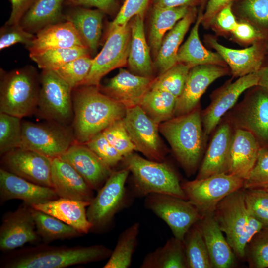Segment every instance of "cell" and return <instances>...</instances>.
Returning a JSON list of instances; mask_svg holds the SVG:
<instances>
[{
  "instance_id": "cell-34",
  "label": "cell",
  "mask_w": 268,
  "mask_h": 268,
  "mask_svg": "<svg viewBox=\"0 0 268 268\" xmlns=\"http://www.w3.org/2000/svg\"><path fill=\"white\" fill-rule=\"evenodd\" d=\"M190 7L159 8L152 7L148 35L151 52L156 56L167 34L188 12Z\"/></svg>"
},
{
  "instance_id": "cell-25",
  "label": "cell",
  "mask_w": 268,
  "mask_h": 268,
  "mask_svg": "<svg viewBox=\"0 0 268 268\" xmlns=\"http://www.w3.org/2000/svg\"><path fill=\"white\" fill-rule=\"evenodd\" d=\"M261 147L251 133L235 128L231 139L228 173L245 180L255 164Z\"/></svg>"
},
{
  "instance_id": "cell-57",
  "label": "cell",
  "mask_w": 268,
  "mask_h": 268,
  "mask_svg": "<svg viewBox=\"0 0 268 268\" xmlns=\"http://www.w3.org/2000/svg\"><path fill=\"white\" fill-rule=\"evenodd\" d=\"M201 5V0H153L152 7L172 8L181 7H197Z\"/></svg>"
},
{
  "instance_id": "cell-23",
  "label": "cell",
  "mask_w": 268,
  "mask_h": 268,
  "mask_svg": "<svg viewBox=\"0 0 268 268\" xmlns=\"http://www.w3.org/2000/svg\"><path fill=\"white\" fill-rule=\"evenodd\" d=\"M153 79L120 68L116 75L98 88L103 93L127 108L139 105L144 94L151 88Z\"/></svg>"
},
{
  "instance_id": "cell-35",
  "label": "cell",
  "mask_w": 268,
  "mask_h": 268,
  "mask_svg": "<svg viewBox=\"0 0 268 268\" xmlns=\"http://www.w3.org/2000/svg\"><path fill=\"white\" fill-rule=\"evenodd\" d=\"M141 268H187L183 241L174 237L145 257Z\"/></svg>"
},
{
  "instance_id": "cell-32",
  "label": "cell",
  "mask_w": 268,
  "mask_h": 268,
  "mask_svg": "<svg viewBox=\"0 0 268 268\" xmlns=\"http://www.w3.org/2000/svg\"><path fill=\"white\" fill-rule=\"evenodd\" d=\"M104 13L99 9L79 7L64 16L78 32L85 46L95 52L98 46L102 29Z\"/></svg>"
},
{
  "instance_id": "cell-22",
  "label": "cell",
  "mask_w": 268,
  "mask_h": 268,
  "mask_svg": "<svg viewBox=\"0 0 268 268\" xmlns=\"http://www.w3.org/2000/svg\"><path fill=\"white\" fill-rule=\"evenodd\" d=\"M53 188L59 198L91 202L93 190L67 162L61 157L52 159Z\"/></svg>"
},
{
  "instance_id": "cell-30",
  "label": "cell",
  "mask_w": 268,
  "mask_h": 268,
  "mask_svg": "<svg viewBox=\"0 0 268 268\" xmlns=\"http://www.w3.org/2000/svg\"><path fill=\"white\" fill-rule=\"evenodd\" d=\"M198 14L197 7H190L186 14L164 36L155 60L160 74L177 63L179 49L190 26L196 21Z\"/></svg>"
},
{
  "instance_id": "cell-5",
  "label": "cell",
  "mask_w": 268,
  "mask_h": 268,
  "mask_svg": "<svg viewBox=\"0 0 268 268\" xmlns=\"http://www.w3.org/2000/svg\"><path fill=\"white\" fill-rule=\"evenodd\" d=\"M40 78L31 67L10 72L0 70V112L22 118L34 114L38 104Z\"/></svg>"
},
{
  "instance_id": "cell-17",
  "label": "cell",
  "mask_w": 268,
  "mask_h": 268,
  "mask_svg": "<svg viewBox=\"0 0 268 268\" xmlns=\"http://www.w3.org/2000/svg\"><path fill=\"white\" fill-rule=\"evenodd\" d=\"M227 67L203 65L190 68L184 89L177 99L174 117L190 113L197 107L208 86L229 73Z\"/></svg>"
},
{
  "instance_id": "cell-16",
  "label": "cell",
  "mask_w": 268,
  "mask_h": 268,
  "mask_svg": "<svg viewBox=\"0 0 268 268\" xmlns=\"http://www.w3.org/2000/svg\"><path fill=\"white\" fill-rule=\"evenodd\" d=\"M3 155L2 168L35 184L53 188L52 159L38 152L21 148Z\"/></svg>"
},
{
  "instance_id": "cell-24",
  "label": "cell",
  "mask_w": 268,
  "mask_h": 268,
  "mask_svg": "<svg viewBox=\"0 0 268 268\" xmlns=\"http://www.w3.org/2000/svg\"><path fill=\"white\" fill-rule=\"evenodd\" d=\"M232 135V125L230 122H225L220 125L211 139L197 179L228 173Z\"/></svg>"
},
{
  "instance_id": "cell-48",
  "label": "cell",
  "mask_w": 268,
  "mask_h": 268,
  "mask_svg": "<svg viewBox=\"0 0 268 268\" xmlns=\"http://www.w3.org/2000/svg\"><path fill=\"white\" fill-rule=\"evenodd\" d=\"M268 188V147H261L253 169L244 181L245 189Z\"/></svg>"
},
{
  "instance_id": "cell-42",
  "label": "cell",
  "mask_w": 268,
  "mask_h": 268,
  "mask_svg": "<svg viewBox=\"0 0 268 268\" xmlns=\"http://www.w3.org/2000/svg\"><path fill=\"white\" fill-rule=\"evenodd\" d=\"M20 118L0 112V153L20 148L22 141V122Z\"/></svg>"
},
{
  "instance_id": "cell-9",
  "label": "cell",
  "mask_w": 268,
  "mask_h": 268,
  "mask_svg": "<svg viewBox=\"0 0 268 268\" xmlns=\"http://www.w3.org/2000/svg\"><path fill=\"white\" fill-rule=\"evenodd\" d=\"M37 110L44 119L67 125L73 121V89L54 71L42 70Z\"/></svg>"
},
{
  "instance_id": "cell-26",
  "label": "cell",
  "mask_w": 268,
  "mask_h": 268,
  "mask_svg": "<svg viewBox=\"0 0 268 268\" xmlns=\"http://www.w3.org/2000/svg\"><path fill=\"white\" fill-rule=\"evenodd\" d=\"M75 47H86L73 24L65 20L39 30L27 48L32 55L51 49Z\"/></svg>"
},
{
  "instance_id": "cell-4",
  "label": "cell",
  "mask_w": 268,
  "mask_h": 268,
  "mask_svg": "<svg viewBox=\"0 0 268 268\" xmlns=\"http://www.w3.org/2000/svg\"><path fill=\"white\" fill-rule=\"evenodd\" d=\"M213 215L235 256L244 258L248 244L263 228L246 207L245 189L242 188L224 198Z\"/></svg>"
},
{
  "instance_id": "cell-7",
  "label": "cell",
  "mask_w": 268,
  "mask_h": 268,
  "mask_svg": "<svg viewBox=\"0 0 268 268\" xmlns=\"http://www.w3.org/2000/svg\"><path fill=\"white\" fill-rule=\"evenodd\" d=\"M21 148L38 152L51 159L60 157L76 142L72 128L49 121L22 122Z\"/></svg>"
},
{
  "instance_id": "cell-41",
  "label": "cell",
  "mask_w": 268,
  "mask_h": 268,
  "mask_svg": "<svg viewBox=\"0 0 268 268\" xmlns=\"http://www.w3.org/2000/svg\"><path fill=\"white\" fill-rule=\"evenodd\" d=\"M190 68L186 64L177 62L153 79L151 89L167 91L177 99L184 89Z\"/></svg>"
},
{
  "instance_id": "cell-45",
  "label": "cell",
  "mask_w": 268,
  "mask_h": 268,
  "mask_svg": "<svg viewBox=\"0 0 268 268\" xmlns=\"http://www.w3.org/2000/svg\"><path fill=\"white\" fill-rule=\"evenodd\" d=\"M249 267L268 268V227H263L248 244L245 252Z\"/></svg>"
},
{
  "instance_id": "cell-13",
  "label": "cell",
  "mask_w": 268,
  "mask_h": 268,
  "mask_svg": "<svg viewBox=\"0 0 268 268\" xmlns=\"http://www.w3.org/2000/svg\"><path fill=\"white\" fill-rule=\"evenodd\" d=\"M230 123L251 133L261 147H268V91L254 87L235 111Z\"/></svg>"
},
{
  "instance_id": "cell-51",
  "label": "cell",
  "mask_w": 268,
  "mask_h": 268,
  "mask_svg": "<svg viewBox=\"0 0 268 268\" xmlns=\"http://www.w3.org/2000/svg\"><path fill=\"white\" fill-rule=\"evenodd\" d=\"M150 0H125L109 27L121 25L129 22L138 15L144 16Z\"/></svg>"
},
{
  "instance_id": "cell-3",
  "label": "cell",
  "mask_w": 268,
  "mask_h": 268,
  "mask_svg": "<svg viewBox=\"0 0 268 268\" xmlns=\"http://www.w3.org/2000/svg\"><path fill=\"white\" fill-rule=\"evenodd\" d=\"M159 131L186 173L189 176L194 174L201 160L205 138L199 107L162 122L159 125Z\"/></svg>"
},
{
  "instance_id": "cell-11",
  "label": "cell",
  "mask_w": 268,
  "mask_h": 268,
  "mask_svg": "<svg viewBox=\"0 0 268 268\" xmlns=\"http://www.w3.org/2000/svg\"><path fill=\"white\" fill-rule=\"evenodd\" d=\"M145 206L168 225L174 237L182 241L189 229L202 218L189 201L171 195L149 194Z\"/></svg>"
},
{
  "instance_id": "cell-31",
  "label": "cell",
  "mask_w": 268,
  "mask_h": 268,
  "mask_svg": "<svg viewBox=\"0 0 268 268\" xmlns=\"http://www.w3.org/2000/svg\"><path fill=\"white\" fill-rule=\"evenodd\" d=\"M203 12L199 10L195 24L186 41L179 49L177 62L191 68L199 65H217L227 67L221 56L216 52L207 49L199 37V28L201 22Z\"/></svg>"
},
{
  "instance_id": "cell-2",
  "label": "cell",
  "mask_w": 268,
  "mask_h": 268,
  "mask_svg": "<svg viewBox=\"0 0 268 268\" xmlns=\"http://www.w3.org/2000/svg\"><path fill=\"white\" fill-rule=\"evenodd\" d=\"M112 252L103 245L72 247L41 245L19 251L2 266L5 268H63L105 260Z\"/></svg>"
},
{
  "instance_id": "cell-21",
  "label": "cell",
  "mask_w": 268,
  "mask_h": 268,
  "mask_svg": "<svg viewBox=\"0 0 268 268\" xmlns=\"http://www.w3.org/2000/svg\"><path fill=\"white\" fill-rule=\"evenodd\" d=\"M59 198L52 188L35 184L2 168L0 169L1 202L18 199L32 206L45 203Z\"/></svg>"
},
{
  "instance_id": "cell-44",
  "label": "cell",
  "mask_w": 268,
  "mask_h": 268,
  "mask_svg": "<svg viewBox=\"0 0 268 268\" xmlns=\"http://www.w3.org/2000/svg\"><path fill=\"white\" fill-rule=\"evenodd\" d=\"M236 8L242 20L268 31V0H240Z\"/></svg>"
},
{
  "instance_id": "cell-39",
  "label": "cell",
  "mask_w": 268,
  "mask_h": 268,
  "mask_svg": "<svg viewBox=\"0 0 268 268\" xmlns=\"http://www.w3.org/2000/svg\"><path fill=\"white\" fill-rule=\"evenodd\" d=\"M139 232V224L134 223L120 235L114 250L104 268H127L131 265Z\"/></svg>"
},
{
  "instance_id": "cell-20",
  "label": "cell",
  "mask_w": 268,
  "mask_h": 268,
  "mask_svg": "<svg viewBox=\"0 0 268 268\" xmlns=\"http://www.w3.org/2000/svg\"><path fill=\"white\" fill-rule=\"evenodd\" d=\"M69 163L88 185L98 191L113 171L85 144L75 142L60 156Z\"/></svg>"
},
{
  "instance_id": "cell-43",
  "label": "cell",
  "mask_w": 268,
  "mask_h": 268,
  "mask_svg": "<svg viewBox=\"0 0 268 268\" xmlns=\"http://www.w3.org/2000/svg\"><path fill=\"white\" fill-rule=\"evenodd\" d=\"M92 61L90 55L82 56L53 71L73 89L83 85L89 73Z\"/></svg>"
},
{
  "instance_id": "cell-60",
  "label": "cell",
  "mask_w": 268,
  "mask_h": 268,
  "mask_svg": "<svg viewBox=\"0 0 268 268\" xmlns=\"http://www.w3.org/2000/svg\"><path fill=\"white\" fill-rule=\"evenodd\" d=\"M267 190V191L268 192V188L266 189Z\"/></svg>"
},
{
  "instance_id": "cell-47",
  "label": "cell",
  "mask_w": 268,
  "mask_h": 268,
  "mask_svg": "<svg viewBox=\"0 0 268 268\" xmlns=\"http://www.w3.org/2000/svg\"><path fill=\"white\" fill-rule=\"evenodd\" d=\"M102 132L109 143L123 157L135 150L123 119L115 121Z\"/></svg>"
},
{
  "instance_id": "cell-58",
  "label": "cell",
  "mask_w": 268,
  "mask_h": 268,
  "mask_svg": "<svg viewBox=\"0 0 268 268\" xmlns=\"http://www.w3.org/2000/svg\"><path fill=\"white\" fill-rule=\"evenodd\" d=\"M257 73L259 77L258 86L268 91V53Z\"/></svg>"
},
{
  "instance_id": "cell-6",
  "label": "cell",
  "mask_w": 268,
  "mask_h": 268,
  "mask_svg": "<svg viewBox=\"0 0 268 268\" xmlns=\"http://www.w3.org/2000/svg\"><path fill=\"white\" fill-rule=\"evenodd\" d=\"M122 161L132 174L137 195L162 194L187 200L178 175L167 163L145 159L133 152Z\"/></svg>"
},
{
  "instance_id": "cell-56",
  "label": "cell",
  "mask_w": 268,
  "mask_h": 268,
  "mask_svg": "<svg viewBox=\"0 0 268 268\" xmlns=\"http://www.w3.org/2000/svg\"><path fill=\"white\" fill-rule=\"evenodd\" d=\"M10 0L12 5V10L5 24L8 25L18 24L35 0Z\"/></svg>"
},
{
  "instance_id": "cell-54",
  "label": "cell",
  "mask_w": 268,
  "mask_h": 268,
  "mask_svg": "<svg viewBox=\"0 0 268 268\" xmlns=\"http://www.w3.org/2000/svg\"><path fill=\"white\" fill-rule=\"evenodd\" d=\"M67 2L73 6L94 7L108 14L115 13L118 7L115 0H67Z\"/></svg>"
},
{
  "instance_id": "cell-12",
  "label": "cell",
  "mask_w": 268,
  "mask_h": 268,
  "mask_svg": "<svg viewBox=\"0 0 268 268\" xmlns=\"http://www.w3.org/2000/svg\"><path fill=\"white\" fill-rule=\"evenodd\" d=\"M129 171L124 168L113 171L98 191L87 209L92 229H101L108 225L122 207L126 197L125 183Z\"/></svg>"
},
{
  "instance_id": "cell-38",
  "label": "cell",
  "mask_w": 268,
  "mask_h": 268,
  "mask_svg": "<svg viewBox=\"0 0 268 268\" xmlns=\"http://www.w3.org/2000/svg\"><path fill=\"white\" fill-rule=\"evenodd\" d=\"M183 242L187 268H212L210 259L198 222L186 233Z\"/></svg>"
},
{
  "instance_id": "cell-40",
  "label": "cell",
  "mask_w": 268,
  "mask_h": 268,
  "mask_svg": "<svg viewBox=\"0 0 268 268\" xmlns=\"http://www.w3.org/2000/svg\"><path fill=\"white\" fill-rule=\"evenodd\" d=\"M90 52L89 49L84 47L59 48L29 56L40 68L53 70L79 57L90 55Z\"/></svg>"
},
{
  "instance_id": "cell-8",
  "label": "cell",
  "mask_w": 268,
  "mask_h": 268,
  "mask_svg": "<svg viewBox=\"0 0 268 268\" xmlns=\"http://www.w3.org/2000/svg\"><path fill=\"white\" fill-rule=\"evenodd\" d=\"M244 180L228 173H221L202 179L185 181L182 187L189 201L202 217L213 213L224 198L243 188Z\"/></svg>"
},
{
  "instance_id": "cell-46",
  "label": "cell",
  "mask_w": 268,
  "mask_h": 268,
  "mask_svg": "<svg viewBox=\"0 0 268 268\" xmlns=\"http://www.w3.org/2000/svg\"><path fill=\"white\" fill-rule=\"evenodd\" d=\"M245 202L250 213L263 227H268V192L267 190L262 188L245 189Z\"/></svg>"
},
{
  "instance_id": "cell-52",
  "label": "cell",
  "mask_w": 268,
  "mask_h": 268,
  "mask_svg": "<svg viewBox=\"0 0 268 268\" xmlns=\"http://www.w3.org/2000/svg\"><path fill=\"white\" fill-rule=\"evenodd\" d=\"M231 34L236 41L245 44L251 45L257 41L268 39V31L262 30L242 19L238 21Z\"/></svg>"
},
{
  "instance_id": "cell-33",
  "label": "cell",
  "mask_w": 268,
  "mask_h": 268,
  "mask_svg": "<svg viewBox=\"0 0 268 268\" xmlns=\"http://www.w3.org/2000/svg\"><path fill=\"white\" fill-rule=\"evenodd\" d=\"M64 0H35L22 17L20 24L26 31L37 32L65 20L62 12Z\"/></svg>"
},
{
  "instance_id": "cell-59",
  "label": "cell",
  "mask_w": 268,
  "mask_h": 268,
  "mask_svg": "<svg viewBox=\"0 0 268 268\" xmlns=\"http://www.w3.org/2000/svg\"><path fill=\"white\" fill-rule=\"evenodd\" d=\"M208 0H201V7L200 10L203 11L204 8L206 5Z\"/></svg>"
},
{
  "instance_id": "cell-15",
  "label": "cell",
  "mask_w": 268,
  "mask_h": 268,
  "mask_svg": "<svg viewBox=\"0 0 268 268\" xmlns=\"http://www.w3.org/2000/svg\"><path fill=\"white\" fill-rule=\"evenodd\" d=\"M257 72L228 82L215 91L211 96L209 105L201 112L205 137L216 128L222 118L233 107L240 95L246 90L257 86Z\"/></svg>"
},
{
  "instance_id": "cell-18",
  "label": "cell",
  "mask_w": 268,
  "mask_h": 268,
  "mask_svg": "<svg viewBox=\"0 0 268 268\" xmlns=\"http://www.w3.org/2000/svg\"><path fill=\"white\" fill-rule=\"evenodd\" d=\"M207 43L223 58L235 77L257 72L268 53V39L257 41L242 49L228 48L212 36H206Z\"/></svg>"
},
{
  "instance_id": "cell-14",
  "label": "cell",
  "mask_w": 268,
  "mask_h": 268,
  "mask_svg": "<svg viewBox=\"0 0 268 268\" xmlns=\"http://www.w3.org/2000/svg\"><path fill=\"white\" fill-rule=\"evenodd\" d=\"M123 120L135 150L148 159L163 161L165 151L159 135V125L139 105L127 107Z\"/></svg>"
},
{
  "instance_id": "cell-10",
  "label": "cell",
  "mask_w": 268,
  "mask_h": 268,
  "mask_svg": "<svg viewBox=\"0 0 268 268\" xmlns=\"http://www.w3.org/2000/svg\"><path fill=\"white\" fill-rule=\"evenodd\" d=\"M131 30L130 21L109 27L106 41L101 51L93 58L89 73L83 85L99 87L103 76L128 62Z\"/></svg>"
},
{
  "instance_id": "cell-36",
  "label": "cell",
  "mask_w": 268,
  "mask_h": 268,
  "mask_svg": "<svg viewBox=\"0 0 268 268\" xmlns=\"http://www.w3.org/2000/svg\"><path fill=\"white\" fill-rule=\"evenodd\" d=\"M177 98L165 91L150 89L139 106L158 125L174 117Z\"/></svg>"
},
{
  "instance_id": "cell-29",
  "label": "cell",
  "mask_w": 268,
  "mask_h": 268,
  "mask_svg": "<svg viewBox=\"0 0 268 268\" xmlns=\"http://www.w3.org/2000/svg\"><path fill=\"white\" fill-rule=\"evenodd\" d=\"M144 17L138 15L130 21L131 37L127 64L134 74L152 78L151 50L145 36Z\"/></svg>"
},
{
  "instance_id": "cell-27",
  "label": "cell",
  "mask_w": 268,
  "mask_h": 268,
  "mask_svg": "<svg viewBox=\"0 0 268 268\" xmlns=\"http://www.w3.org/2000/svg\"><path fill=\"white\" fill-rule=\"evenodd\" d=\"M90 202L59 198L47 202L31 206L49 214L76 229L82 234L92 229L87 216L86 208Z\"/></svg>"
},
{
  "instance_id": "cell-37",
  "label": "cell",
  "mask_w": 268,
  "mask_h": 268,
  "mask_svg": "<svg viewBox=\"0 0 268 268\" xmlns=\"http://www.w3.org/2000/svg\"><path fill=\"white\" fill-rule=\"evenodd\" d=\"M31 210L37 233L44 243L74 238L82 235L74 228L49 214L32 206Z\"/></svg>"
},
{
  "instance_id": "cell-28",
  "label": "cell",
  "mask_w": 268,
  "mask_h": 268,
  "mask_svg": "<svg viewBox=\"0 0 268 268\" xmlns=\"http://www.w3.org/2000/svg\"><path fill=\"white\" fill-rule=\"evenodd\" d=\"M198 224L212 268H229L233 266L236 256L219 227L213 213L203 216Z\"/></svg>"
},
{
  "instance_id": "cell-53",
  "label": "cell",
  "mask_w": 268,
  "mask_h": 268,
  "mask_svg": "<svg viewBox=\"0 0 268 268\" xmlns=\"http://www.w3.org/2000/svg\"><path fill=\"white\" fill-rule=\"evenodd\" d=\"M232 5L233 3H230L220 10L215 16L210 26L214 25L223 33H231L238 22L233 12Z\"/></svg>"
},
{
  "instance_id": "cell-19",
  "label": "cell",
  "mask_w": 268,
  "mask_h": 268,
  "mask_svg": "<svg viewBox=\"0 0 268 268\" xmlns=\"http://www.w3.org/2000/svg\"><path fill=\"white\" fill-rule=\"evenodd\" d=\"M31 208L24 202L15 211L5 215L0 228L1 251H10L37 241L39 236Z\"/></svg>"
},
{
  "instance_id": "cell-49",
  "label": "cell",
  "mask_w": 268,
  "mask_h": 268,
  "mask_svg": "<svg viewBox=\"0 0 268 268\" xmlns=\"http://www.w3.org/2000/svg\"><path fill=\"white\" fill-rule=\"evenodd\" d=\"M84 144L111 168L123 158V156L109 143L102 132L96 134Z\"/></svg>"
},
{
  "instance_id": "cell-55",
  "label": "cell",
  "mask_w": 268,
  "mask_h": 268,
  "mask_svg": "<svg viewBox=\"0 0 268 268\" xmlns=\"http://www.w3.org/2000/svg\"><path fill=\"white\" fill-rule=\"evenodd\" d=\"M236 0H209L203 13L201 22L205 28L210 26L217 13L226 5Z\"/></svg>"
},
{
  "instance_id": "cell-50",
  "label": "cell",
  "mask_w": 268,
  "mask_h": 268,
  "mask_svg": "<svg viewBox=\"0 0 268 268\" xmlns=\"http://www.w3.org/2000/svg\"><path fill=\"white\" fill-rule=\"evenodd\" d=\"M35 37L32 33L25 30L20 23L12 25L5 24L0 28V50L17 43L24 44L28 47Z\"/></svg>"
},
{
  "instance_id": "cell-1",
  "label": "cell",
  "mask_w": 268,
  "mask_h": 268,
  "mask_svg": "<svg viewBox=\"0 0 268 268\" xmlns=\"http://www.w3.org/2000/svg\"><path fill=\"white\" fill-rule=\"evenodd\" d=\"M72 130L76 142L85 143L115 121L123 119L126 107L95 86L73 89Z\"/></svg>"
}]
</instances>
